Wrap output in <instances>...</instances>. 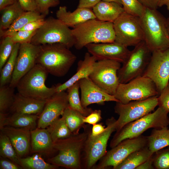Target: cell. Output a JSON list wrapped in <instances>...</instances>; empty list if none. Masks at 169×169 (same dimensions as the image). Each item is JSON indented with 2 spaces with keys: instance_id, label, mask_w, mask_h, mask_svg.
Returning <instances> with one entry per match:
<instances>
[{
  "instance_id": "6da1fadb",
  "label": "cell",
  "mask_w": 169,
  "mask_h": 169,
  "mask_svg": "<svg viewBox=\"0 0 169 169\" xmlns=\"http://www.w3.org/2000/svg\"><path fill=\"white\" fill-rule=\"evenodd\" d=\"M36 64L42 66L51 75L57 77L65 75L77 57L65 45L59 43L40 45Z\"/></svg>"
},
{
  "instance_id": "7a4b0ae2",
  "label": "cell",
  "mask_w": 169,
  "mask_h": 169,
  "mask_svg": "<svg viewBox=\"0 0 169 169\" xmlns=\"http://www.w3.org/2000/svg\"><path fill=\"white\" fill-rule=\"evenodd\" d=\"M140 18L144 41L151 53L169 48L167 19L157 9L147 8Z\"/></svg>"
},
{
  "instance_id": "3957f363",
  "label": "cell",
  "mask_w": 169,
  "mask_h": 169,
  "mask_svg": "<svg viewBox=\"0 0 169 169\" xmlns=\"http://www.w3.org/2000/svg\"><path fill=\"white\" fill-rule=\"evenodd\" d=\"M90 132L72 134L69 137L54 142L55 156L48 159V162L58 166L71 169L82 168L81 153Z\"/></svg>"
},
{
  "instance_id": "277c9868",
  "label": "cell",
  "mask_w": 169,
  "mask_h": 169,
  "mask_svg": "<svg viewBox=\"0 0 169 169\" xmlns=\"http://www.w3.org/2000/svg\"><path fill=\"white\" fill-rule=\"evenodd\" d=\"M75 40L74 46L80 50L91 43L115 42V33L113 23L96 18L79 24L72 29Z\"/></svg>"
},
{
  "instance_id": "5b68a950",
  "label": "cell",
  "mask_w": 169,
  "mask_h": 169,
  "mask_svg": "<svg viewBox=\"0 0 169 169\" xmlns=\"http://www.w3.org/2000/svg\"><path fill=\"white\" fill-rule=\"evenodd\" d=\"M169 113L163 108L159 106L154 112L125 125L116 131L111 141V148L123 141L139 136L149 129H161L169 125Z\"/></svg>"
},
{
  "instance_id": "8992f818",
  "label": "cell",
  "mask_w": 169,
  "mask_h": 169,
  "mask_svg": "<svg viewBox=\"0 0 169 169\" xmlns=\"http://www.w3.org/2000/svg\"><path fill=\"white\" fill-rule=\"evenodd\" d=\"M49 73L36 64L19 81L16 88L18 92L25 97L47 101L56 92V86L47 87L45 84Z\"/></svg>"
},
{
  "instance_id": "52a82bcc",
  "label": "cell",
  "mask_w": 169,
  "mask_h": 169,
  "mask_svg": "<svg viewBox=\"0 0 169 169\" xmlns=\"http://www.w3.org/2000/svg\"><path fill=\"white\" fill-rule=\"evenodd\" d=\"M31 43L38 45L59 43L70 49L74 46L75 40L68 26L57 18L50 17L36 30Z\"/></svg>"
},
{
  "instance_id": "ba28073f",
  "label": "cell",
  "mask_w": 169,
  "mask_h": 169,
  "mask_svg": "<svg viewBox=\"0 0 169 169\" xmlns=\"http://www.w3.org/2000/svg\"><path fill=\"white\" fill-rule=\"evenodd\" d=\"M115 42L128 47L144 41L141 18L125 11L113 22Z\"/></svg>"
},
{
  "instance_id": "9c48e42d",
  "label": "cell",
  "mask_w": 169,
  "mask_h": 169,
  "mask_svg": "<svg viewBox=\"0 0 169 169\" xmlns=\"http://www.w3.org/2000/svg\"><path fill=\"white\" fill-rule=\"evenodd\" d=\"M151 52L144 41L130 51L117 73L120 83H125L142 76L150 61Z\"/></svg>"
},
{
  "instance_id": "30bf717a",
  "label": "cell",
  "mask_w": 169,
  "mask_h": 169,
  "mask_svg": "<svg viewBox=\"0 0 169 169\" xmlns=\"http://www.w3.org/2000/svg\"><path fill=\"white\" fill-rule=\"evenodd\" d=\"M159 95L154 82L150 79L141 76L126 83H120L114 96L119 102L126 104Z\"/></svg>"
},
{
  "instance_id": "8fae6325",
  "label": "cell",
  "mask_w": 169,
  "mask_h": 169,
  "mask_svg": "<svg viewBox=\"0 0 169 169\" xmlns=\"http://www.w3.org/2000/svg\"><path fill=\"white\" fill-rule=\"evenodd\" d=\"M158 96L131 101L126 104L116 102L115 112L119 115L116 121V131L125 125L151 113L158 105Z\"/></svg>"
},
{
  "instance_id": "7c38bea8",
  "label": "cell",
  "mask_w": 169,
  "mask_h": 169,
  "mask_svg": "<svg viewBox=\"0 0 169 169\" xmlns=\"http://www.w3.org/2000/svg\"><path fill=\"white\" fill-rule=\"evenodd\" d=\"M116 121L113 117L108 119L105 130L99 135L92 136L90 132L83 149L85 168H93L96 162L106 153L108 140L112 133L116 131Z\"/></svg>"
},
{
  "instance_id": "4fadbf2b",
  "label": "cell",
  "mask_w": 169,
  "mask_h": 169,
  "mask_svg": "<svg viewBox=\"0 0 169 169\" xmlns=\"http://www.w3.org/2000/svg\"><path fill=\"white\" fill-rule=\"evenodd\" d=\"M121 66V63L116 60H97L89 78L105 92L114 95L120 83L117 73Z\"/></svg>"
},
{
  "instance_id": "5bb4252c",
  "label": "cell",
  "mask_w": 169,
  "mask_h": 169,
  "mask_svg": "<svg viewBox=\"0 0 169 169\" xmlns=\"http://www.w3.org/2000/svg\"><path fill=\"white\" fill-rule=\"evenodd\" d=\"M147 146V136L141 135L125 139L107 151L99 163L94 167L96 169H103L112 166L114 169L131 153Z\"/></svg>"
},
{
  "instance_id": "9a60e30c",
  "label": "cell",
  "mask_w": 169,
  "mask_h": 169,
  "mask_svg": "<svg viewBox=\"0 0 169 169\" xmlns=\"http://www.w3.org/2000/svg\"><path fill=\"white\" fill-rule=\"evenodd\" d=\"M142 76L154 82L160 95L169 82V48L152 53Z\"/></svg>"
},
{
  "instance_id": "2e32d148",
  "label": "cell",
  "mask_w": 169,
  "mask_h": 169,
  "mask_svg": "<svg viewBox=\"0 0 169 169\" xmlns=\"http://www.w3.org/2000/svg\"><path fill=\"white\" fill-rule=\"evenodd\" d=\"M40 45L31 43L20 44L12 79L9 86L15 88L20 79L36 64Z\"/></svg>"
},
{
  "instance_id": "e0dca14e",
  "label": "cell",
  "mask_w": 169,
  "mask_h": 169,
  "mask_svg": "<svg viewBox=\"0 0 169 169\" xmlns=\"http://www.w3.org/2000/svg\"><path fill=\"white\" fill-rule=\"evenodd\" d=\"M69 105L67 92L65 91L56 92L46 101L39 115L37 127L46 128L62 115Z\"/></svg>"
},
{
  "instance_id": "ac0fdd59",
  "label": "cell",
  "mask_w": 169,
  "mask_h": 169,
  "mask_svg": "<svg viewBox=\"0 0 169 169\" xmlns=\"http://www.w3.org/2000/svg\"><path fill=\"white\" fill-rule=\"evenodd\" d=\"M85 47L88 52L95 56L97 60L110 59L123 63L130 51L122 45L115 42L91 43Z\"/></svg>"
},
{
  "instance_id": "d6986e66",
  "label": "cell",
  "mask_w": 169,
  "mask_h": 169,
  "mask_svg": "<svg viewBox=\"0 0 169 169\" xmlns=\"http://www.w3.org/2000/svg\"><path fill=\"white\" fill-rule=\"evenodd\" d=\"M81 91V101L82 106L87 108L93 104L103 105L105 102H119L114 95L105 92L95 84L89 77L79 81Z\"/></svg>"
},
{
  "instance_id": "ffe728a7",
  "label": "cell",
  "mask_w": 169,
  "mask_h": 169,
  "mask_svg": "<svg viewBox=\"0 0 169 169\" xmlns=\"http://www.w3.org/2000/svg\"><path fill=\"white\" fill-rule=\"evenodd\" d=\"M1 131L9 139L20 158L27 154L31 148V130L6 126L0 128Z\"/></svg>"
},
{
  "instance_id": "44dd1931",
  "label": "cell",
  "mask_w": 169,
  "mask_h": 169,
  "mask_svg": "<svg viewBox=\"0 0 169 169\" xmlns=\"http://www.w3.org/2000/svg\"><path fill=\"white\" fill-rule=\"evenodd\" d=\"M56 15L57 18L69 27L73 28L87 20L96 18L93 11L87 8H77L71 12L67 10L66 6H60Z\"/></svg>"
},
{
  "instance_id": "7402d4cb",
  "label": "cell",
  "mask_w": 169,
  "mask_h": 169,
  "mask_svg": "<svg viewBox=\"0 0 169 169\" xmlns=\"http://www.w3.org/2000/svg\"><path fill=\"white\" fill-rule=\"evenodd\" d=\"M97 61L96 57L88 52L85 53L84 59L78 62L75 73L65 82L56 85V92L65 91L76 82L89 77L93 70L94 65Z\"/></svg>"
},
{
  "instance_id": "603a6c76",
  "label": "cell",
  "mask_w": 169,
  "mask_h": 169,
  "mask_svg": "<svg viewBox=\"0 0 169 169\" xmlns=\"http://www.w3.org/2000/svg\"><path fill=\"white\" fill-rule=\"evenodd\" d=\"M46 102L25 97L18 92L15 94L13 102L9 110L12 114L18 113L39 115Z\"/></svg>"
},
{
  "instance_id": "cb8c5ba5",
  "label": "cell",
  "mask_w": 169,
  "mask_h": 169,
  "mask_svg": "<svg viewBox=\"0 0 169 169\" xmlns=\"http://www.w3.org/2000/svg\"><path fill=\"white\" fill-rule=\"evenodd\" d=\"M39 116L37 115L14 113L7 117L6 113L0 112V128L8 126L31 131L36 128Z\"/></svg>"
},
{
  "instance_id": "d4e9b609",
  "label": "cell",
  "mask_w": 169,
  "mask_h": 169,
  "mask_svg": "<svg viewBox=\"0 0 169 169\" xmlns=\"http://www.w3.org/2000/svg\"><path fill=\"white\" fill-rule=\"evenodd\" d=\"M31 137L32 153L48 154L54 150V141L46 128L37 127L31 131Z\"/></svg>"
},
{
  "instance_id": "484cf974",
  "label": "cell",
  "mask_w": 169,
  "mask_h": 169,
  "mask_svg": "<svg viewBox=\"0 0 169 169\" xmlns=\"http://www.w3.org/2000/svg\"><path fill=\"white\" fill-rule=\"evenodd\" d=\"M92 8L96 18L104 22H113L124 12L122 5L119 3L101 0Z\"/></svg>"
},
{
  "instance_id": "4316f807",
  "label": "cell",
  "mask_w": 169,
  "mask_h": 169,
  "mask_svg": "<svg viewBox=\"0 0 169 169\" xmlns=\"http://www.w3.org/2000/svg\"><path fill=\"white\" fill-rule=\"evenodd\" d=\"M147 147L153 153L169 146V128L167 126L154 129L147 136Z\"/></svg>"
},
{
  "instance_id": "83f0119b",
  "label": "cell",
  "mask_w": 169,
  "mask_h": 169,
  "mask_svg": "<svg viewBox=\"0 0 169 169\" xmlns=\"http://www.w3.org/2000/svg\"><path fill=\"white\" fill-rule=\"evenodd\" d=\"M154 153L147 146L131 153L114 169H136L141 164L151 157Z\"/></svg>"
},
{
  "instance_id": "f1b7e54d",
  "label": "cell",
  "mask_w": 169,
  "mask_h": 169,
  "mask_svg": "<svg viewBox=\"0 0 169 169\" xmlns=\"http://www.w3.org/2000/svg\"><path fill=\"white\" fill-rule=\"evenodd\" d=\"M46 16L37 11H24L13 23L7 30L0 32V36L3 38L10 36L20 30L26 25L34 20L44 18Z\"/></svg>"
},
{
  "instance_id": "f546056e",
  "label": "cell",
  "mask_w": 169,
  "mask_h": 169,
  "mask_svg": "<svg viewBox=\"0 0 169 169\" xmlns=\"http://www.w3.org/2000/svg\"><path fill=\"white\" fill-rule=\"evenodd\" d=\"M0 32L8 29L15 20L25 11L18 1L0 11Z\"/></svg>"
},
{
  "instance_id": "4dcf8cb0",
  "label": "cell",
  "mask_w": 169,
  "mask_h": 169,
  "mask_svg": "<svg viewBox=\"0 0 169 169\" xmlns=\"http://www.w3.org/2000/svg\"><path fill=\"white\" fill-rule=\"evenodd\" d=\"M20 44H15L11 54L0 70V87L9 85L10 83Z\"/></svg>"
},
{
  "instance_id": "1f68e13d",
  "label": "cell",
  "mask_w": 169,
  "mask_h": 169,
  "mask_svg": "<svg viewBox=\"0 0 169 169\" xmlns=\"http://www.w3.org/2000/svg\"><path fill=\"white\" fill-rule=\"evenodd\" d=\"M79 84L77 81L70 86L67 90L69 106L73 109L79 112L84 116L89 115L93 110L90 108H85L82 105L79 93Z\"/></svg>"
},
{
  "instance_id": "d6a6232c",
  "label": "cell",
  "mask_w": 169,
  "mask_h": 169,
  "mask_svg": "<svg viewBox=\"0 0 169 169\" xmlns=\"http://www.w3.org/2000/svg\"><path fill=\"white\" fill-rule=\"evenodd\" d=\"M46 128L54 142L67 138L72 134L62 116L56 120Z\"/></svg>"
},
{
  "instance_id": "836d02e7",
  "label": "cell",
  "mask_w": 169,
  "mask_h": 169,
  "mask_svg": "<svg viewBox=\"0 0 169 169\" xmlns=\"http://www.w3.org/2000/svg\"><path fill=\"white\" fill-rule=\"evenodd\" d=\"M72 134L79 133L80 129L84 123V116L79 112L73 109L69 105L65 109L62 115Z\"/></svg>"
},
{
  "instance_id": "e575fe53",
  "label": "cell",
  "mask_w": 169,
  "mask_h": 169,
  "mask_svg": "<svg viewBox=\"0 0 169 169\" xmlns=\"http://www.w3.org/2000/svg\"><path fill=\"white\" fill-rule=\"evenodd\" d=\"M21 166L26 169H54L58 166L46 162L41 155L35 153L25 158H19Z\"/></svg>"
},
{
  "instance_id": "d590c367",
  "label": "cell",
  "mask_w": 169,
  "mask_h": 169,
  "mask_svg": "<svg viewBox=\"0 0 169 169\" xmlns=\"http://www.w3.org/2000/svg\"><path fill=\"white\" fill-rule=\"evenodd\" d=\"M0 155L1 157L8 159L21 166L20 157L9 139L1 131L0 135Z\"/></svg>"
},
{
  "instance_id": "8d00e7d4",
  "label": "cell",
  "mask_w": 169,
  "mask_h": 169,
  "mask_svg": "<svg viewBox=\"0 0 169 169\" xmlns=\"http://www.w3.org/2000/svg\"><path fill=\"white\" fill-rule=\"evenodd\" d=\"M14 88L7 85L0 87V112L6 113L13 102Z\"/></svg>"
},
{
  "instance_id": "74e56055",
  "label": "cell",
  "mask_w": 169,
  "mask_h": 169,
  "mask_svg": "<svg viewBox=\"0 0 169 169\" xmlns=\"http://www.w3.org/2000/svg\"><path fill=\"white\" fill-rule=\"evenodd\" d=\"M15 44L9 36L3 38L2 40L0 45V70L11 54Z\"/></svg>"
},
{
  "instance_id": "f35d334b",
  "label": "cell",
  "mask_w": 169,
  "mask_h": 169,
  "mask_svg": "<svg viewBox=\"0 0 169 169\" xmlns=\"http://www.w3.org/2000/svg\"><path fill=\"white\" fill-rule=\"evenodd\" d=\"M153 166L154 169H169V146L154 153Z\"/></svg>"
},
{
  "instance_id": "ab89813d",
  "label": "cell",
  "mask_w": 169,
  "mask_h": 169,
  "mask_svg": "<svg viewBox=\"0 0 169 169\" xmlns=\"http://www.w3.org/2000/svg\"><path fill=\"white\" fill-rule=\"evenodd\" d=\"M124 11L127 13L141 17L146 9L138 0H121Z\"/></svg>"
},
{
  "instance_id": "60d3db41",
  "label": "cell",
  "mask_w": 169,
  "mask_h": 169,
  "mask_svg": "<svg viewBox=\"0 0 169 169\" xmlns=\"http://www.w3.org/2000/svg\"><path fill=\"white\" fill-rule=\"evenodd\" d=\"M37 30L31 31L19 30L9 36L14 44L31 43Z\"/></svg>"
},
{
  "instance_id": "b9f144b4",
  "label": "cell",
  "mask_w": 169,
  "mask_h": 169,
  "mask_svg": "<svg viewBox=\"0 0 169 169\" xmlns=\"http://www.w3.org/2000/svg\"><path fill=\"white\" fill-rule=\"evenodd\" d=\"M37 11L46 16L50 8L55 7L60 3L59 0H36Z\"/></svg>"
},
{
  "instance_id": "7bdbcfd3",
  "label": "cell",
  "mask_w": 169,
  "mask_h": 169,
  "mask_svg": "<svg viewBox=\"0 0 169 169\" xmlns=\"http://www.w3.org/2000/svg\"><path fill=\"white\" fill-rule=\"evenodd\" d=\"M158 106L169 113V82L158 96Z\"/></svg>"
},
{
  "instance_id": "ee69618b",
  "label": "cell",
  "mask_w": 169,
  "mask_h": 169,
  "mask_svg": "<svg viewBox=\"0 0 169 169\" xmlns=\"http://www.w3.org/2000/svg\"><path fill=\"white\" fill-rule=\"evenodd\" d=\"M102 118L101 112L100 110H96L93 111L89 115L84 116L83 121L84 123L94 125L99 122Z\"/></svg>"
},
{
  "instance_id": "f6af8a7d",
  "label": "cell",
  "mask_w": 169,
  "mask_h": 169,
  "mask_svg": "<svg viewBox=\"0 0 169 169\" xmlns=\"http://www.w3.org/2000/svg\"><path fill=\"white\" fill-rule=\"evenodd\" d=\"M45 21L44 18L33 21L27 24L19 30L31 31L37 30L44 24Z\"/></svg>"
},
{
  "instance_id": "bcb514c9",
  "label": "cell",
  "mask_w": 169,
  "mask_h": 169,
  "mask_svg": "<svg viewBox=\"0 0 169 169\" xmlns=\"http://www.w3.org/2000/svg\"><path fill=\"white\" fill-rule=\"evenodd\" d=\"M18 1L25 11H37L36 0H18Z\"/></svg>"
},
{
  "instance_id": "7dc6e473",
  "label": "cell",
  "mask_w": 169,
  "mask_h": 169,
  "mask_svg": "<svg viewBox=\"0 0 169 169\" xmlns=\"http://www.w3.org/2000/svg\"><path fill=\"white\" fill-rule=\"evenodd\" d=\"M0 160V169H21L23 167L20 165L9 159L2 157Z\"/></svg>"
},
{
  "instance_id": "c3c4849f",
  "label": "cell",
  "mask_w": 169,
  "mask_h": 169,
  "mask_svg": "<svg viewBox=\"0 0 169 169\" xmlns=\"http://www.w3.org/2000/svg\"><path fill=\"white\" fill-rule=\"evenodd\" d=\"M101 0H79L78 8H93Z\"/></svg>"
},
{
  "instance_id": "681fc988",
  "label": "cell",
  "mask_w": 169,
  "mask_h": 169,
  "mask_svg": "<svg viewBox=\"0 0 169 169\" xmlns=\"http://www.w3.org/2000/svg\"><path fill=\"white\" fill-rule=\"evenodd\" d=\"M146 8L157 9L160 0H138Z\"/></svg>"
},
{
  "instance_id": "f907efd6",
  "label": "cell",
  "mask_w": 169,
  "mask_h": 169,
  "mask_svg": "<svg viewBox=\"0 0 169 169\" xmlns=\"http://www.w3.org/2000/svg\"><path fill=\"white\" fill-rule=\"evenodd\" d=\"M106 128L101 124H96L93 125L90 135L95 136L99 135L103 133Z\"/></svg>"
},
{
  "instance_id": "816d5d0a",
  "label": "cell",
  "mask_w": 169,
  "mask_h": 169,
  "mask_svg": "<svg viewBox=\"0 0 169 169\" xmlns=\"http://www.w3.org/2000/svg\"><path fill=\"white\" fill-rule=\"evenodd\" d=\"M153 155L148 160L142 163L136 169H154L153 166Z\"/></svg>"
},
{
  "instance_id": "f5cc1de1",
  "label": "cell",
  "mask_w": 169,
  "mask_h": 169,
  "mask_svg": "<svg viewBox=\"0 0 169 169\" xmlns=\"http://www.w3.org/2000/svg\"><path fill=\"white\" fill-rule=\"evenodd\" d=\"M18 1V0H0V10Z\"/></svg>"
},
{
  "instance_id": "db71d44e",
  "label": "cell",
  "mask_w": 169,
  "mask_h": 169,
  "mask_svg": "<svg viewBox=\"0 0 169 169\" xmlns=\"http://www.w3.org/2000/svg\"><path fill=\"white\" fill-rule=\"evenodd\" d=\"M167 1V0H160L158 5V7H162L164 5H165Z\"/></svg>"
},
{
  "instance_id": "11a10c76",
  "label": "cell",
  "mask_w": 169,
  "mask_h": 169,
  "mask_svg": "<svg viewBox=\"0 0 169 169\" xmlns=\"http://www.w3.org/2000/svg\"><path fill=\"white\" fill-rule=\"evenodd\" d=\"M103 1L107 2H115L122 5L121 0H101Z\"/></svg>"
},
{
  "instance_id": "9f6ffc18",
  "label": "cell",
  "mask_w": 169,
  "mask_h": 169,
  "mask_svg": "<svg viewBox=\"0 0 169 169\" xmlns=\"http://www.w3.org/2000/svg\"><path fill=\"white\" fill-rule=\"evenodd\" d=\"M165 5L166 6L167 9L169 12V0H167Z\"/></svg>"
},
{
  "instance_id": "6f0895ef",
  "label": "cell",
  "mask_w": 169,
  "mask_h": 169,
  "mask_svg": "<svg viewBox=\"0 0 169 169\" xmlns=\"http://www.w3.org/2000/svg\"><path fill=\"white\" fill-rule=\"evenodd\" d=\"M167 29L169 35V18L167 19Z\"/></svg>"
}]
</instances>
